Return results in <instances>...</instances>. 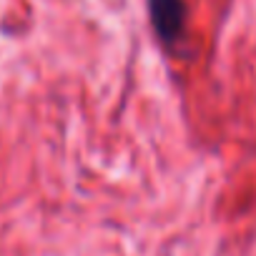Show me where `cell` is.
Listing matches in <instances>:
<instances>
[{"instance_id":"1","label":"cell","mask_w":256,"mask_h":256,"mask_svg":"<svg viewBox=\"0 0 256 256\" xmlns=\"http://www.w3.org/2000/svg\"><path fill=\"white\" fill-rule=\"evenodd\" d=\"M151 18L164 40H174L184 26V3L181 0H148Z\"/></svg>"}]
</instances>
